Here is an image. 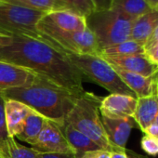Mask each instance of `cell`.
Returning <instances> with one entry per match:
<instances>
[{"mask_svg":"<svg viewBox=\"0 0 158 158\" xmlns=\"http://www.w3.org/2000/svg\"><path fill=\"white\" fill-rule=\"evenodd\" d=\"M0 60L30 70L72 91H85L83 74L64 53L42 40L20 35H0Z\"/></svg>","mask_w":158,"mask_h":158,"instance_id":"cell-1","label":"cell"},{"mask_svg":"<svg viewBox=\"0 0 158 158\" xmlns=\"http://www.w3.org/2000/svg\"><path fill=\"white\" fill-rule=\"evenodd\" d=\"M0 94L6 99L19 101L46 119L64 126L67 114L82 93L72 91L37 75L33 83Z\"/></svg>","mask_w":158,"mask_h":158,"instance_id":"cell-2","label":"cell"},{"mask_svg":"<svg viewBox=\"0 0 158 158\" xmlns=\"http://www.w3.org/2000/svg\"><path fill=\"white\" fill-rule=\"evenodd\" d=\"M102 97L84 91L65 118V123L91 139L101 149L110 152H123L108 139L100 113Z\"/></svg>","mask_w":158,"mask_h":158,"instance_id":"cell-3","label":"cell"},{"mask_svg":"<svg viewBox=\"0 0 158 158\" xmlns=\"http://www.w3.org/2000/svg\"><path fill=\"white\" fill-rule=\"evenodd\" d=\"M133 18L125 12L111 8L93 11L86 18L88 29L94 35L101 51L113 45L130 39Z\"/></svg>","mask_w":158,"mask_h":158,"instance_id":"cell-4","label":"cell"},{"mask_svg":"<svg viewBox=\"0 0 158 158\" xmlns=\"http://www.w3.org/2000/svg\"><path fill=\"white\" fill-rule=\"evenodd\" d=\"M37 30L44 42L64 54L100 55L101 53L97 40L89 29L82 32L65 31L43 17L37 24Z\"/></svg>","mask_w":158,"mask_h":158,"instance_id":"cell-5","label":"cell"},{"mask_svg":"<svg viewBox=\"0 0 158 158\" xmlns=\"http://www.w3.org/2000/svg\"><path fill=\"white\" fill-rule=\"evenodd\" d=\"M65 55L85 79L87 78L104 88L111 94H123L137 98L136 94L123 82L113 66L100 55Z\"/></svg>","mask_w":158,"mask_h":158,"instance_id":"cell-6","label":"cell"},{"mask_svg":"<svg viewBox=\"0 0 158 158\" xmlns=\"http://www.w3.org/2000/svg\"><path fill=\"white\" fill-rule=\"evenodd\" d=\"M45 15L41 11L0 2V35L27 36L43 41L37 24Z\"/></svg>","mask_w":158,"mask_h":158,"instance_id":"cell-7","label":"cell"},{"mask_svg":"<svg viewBox=\"0 0 158 158\" xmlns=\"http://www.w3.org/2000/svg\"><path fill=\"white\" fill-rule=\"evenodd\" d=\"M32 146L42 152H70L74 154L64 135L63 126L49 119L45 120L41 133Z\"/></svg>","mask_w":158,"mask_h":158,"instance_id":"cell-8","label":"cell"},{"mask_svg":"<svg viewBox=\"0 0 158 158\" xmlns=\"http://www.w3.org/2000/svg\"><path fill=\"white\" fill-rule=\"evenodd\" d=\"M108 139L114 147L127 152L126 145L131 129L138 127L133 117H109L101 115Z\"/></svg>","mask_w":158,"mask_h":158,"instance_id":"cell-9","label":"cell"},{"mask_svg":"<svg viewBox=\"0 0 158 158\" xmlns=\"http://www.w3.org/2000/svg\"><path fill=\"white\" fill-rule=\"evenodd\" d=\"M37 74L25 68L0 60V93L8 89L27 86Z\"/></svg>","mask_w":158,"mask_h":158,"instance_id":"cell-10","label":"cell"},{"mask_svg":"<svg viewBox=\"0 0 158 158\" xmlns=\"http://www.w3.org/2000/svg\"><path fill=\"white\" fill-rule=\"evenodd\" d=\"M136 105L137 98L123 94H110L102 99L100 113L101 115L109 117H133Z\"/></svg>","mask_w":158,"mask_h":158,"instance_id":"cell-11","label":"cell"},{"mask_svg":"<svg viewBox=\"0 0 158 158\" xmlns=\"http://www.w3.org/2000/svg\"><path fill=\"white\" fill-rule=\"evenodd\" d=\"M113 68L123 82L136 94L137 98L157 94L158 73L151 76H144L120 69L118 67L113 66Z\"/></svg>","mask_w":158,"mask_h":158,"instance_id":"cell-12","label":"cell"},{"mask_svg":"<svg viewBox=\"0 0 158 158\" xmlns=\"http://www.w3.org/2000/svg\"><path fill=\"white\" fill-rule=\"evenodd\" d=\"M109 64L120 69L139 73L144 76H151L158 73V67L151 63L144 54L127 56H103L100 55Z\"/></svg>","mask_w":158,"mask_h":158,"instance_id":"cell-13","label":"cell"},{"mask_svg":"<svg viewBox=\"0 0 158 158\" xmlns=\"http://www.w3.org/2000/svg\"><path fill=\"white\" fill-rule=\"evenodd\" d=\"M34 110H32L29 106L19 101L6 99L5 116L10 137L15 138L21 132L25 119Z\"/></svg>","mask_w":158,"mask_h":158,"instance_id":"cell-14","label":"cell"},{"mask_svg":"<svg viewBox=\"0 0 158 158\" xmlns=\"http://www.w3.org/2000/svg\"><path fill=\"white\" fill-rule=\"evenodd\" d=\"M44 18L53 25L65 31L82 32L88 29L86 17L70 10L50 12L46 14Z\"/></svg>","mask_w":158,"mask_h":158,"instance_id":"cell-15","label":"cell"},{"mask_svg":"<svg viewBox=\"0 0 158 158\" xmlns=\"http://www.w3.org/2000/svg\"><path fill=\"white\" fill-rule=\"evenodd\" d=\"M157 113L158 94H152L137 99V105L133 118L141 131H144L147 127L152 124Z\"/></svg>","mask_w":158,"mask_h":158,"instance_id":"cell-16","label":"cell"},{"mask_svg":"<svg viewBox=\"0 0 158 158\" xmlns=\"http://www.w3.org/2000/svg\"><path fill=\"white\" fill-rule=\"evenodd\" d=\"M158 25V10H152L134 20L130 39L144 46L155 27Z\"/></svg>","mask_w":158,"mask_h":158,"instance_id":"cell-17","label":"cell"},{"mask_svg":"<svg viewBox=\"0 0 158 158\" xmlns=\"http://www.w3.org/2000/svg\"><path fill=\"white\" fill-rule=\"evenodd\" d=\"M63 132L74 152L75 158H80L88 152L101 149L91 139L66 123L63 126Z\"/></svg>","mask_w":158,"mask_h":158,"instance_id":"cell-18","label":"cell"},{"mask_svg":"<svg viewBox=\"0 0 158 158\" xmlns=\"http://www.w3.org/2000/svg\"><path fill=\"white\" fill-rule=\"evenodd\" d=\"M46 118L33 111L25 119L21 132L16 136L20 140L33 145L40 135Z\"/></svg>","mask_w":158,"mask_h":158,"instance_id":"cell-19","label":"cell"},{"mask_svg":"<svg viewBox=\"0 0 158 158\" xmlns=\"http://www.w3.org/2000/svg\"><path fill=\"white\" fill-rule=\"evenodd\" d=\"M39 152L33 147L20 144L12 137H9L3 144L0 145L1 158H36Z\"/></svg>","mask_w":158,"mask_h":158,"instance_id":"cell-20","label":"cell"},{"mask_svg":"<svg viewBox=\"0 0 158 158\" xmlns=\"http://www.w3.org/2000/svg\"><path fill=\"white\" fill-rule=\"evenodd\" d=\"M5 2L21 6L29 10L41 11L46 14L69 10L60 0H6Z\"/></svg>","mask_w":158,"mask_h":158,"instance_id":"cell-21","label":"cell"},{"mask_svg":"<svg viewBox=\"0 0 158 158\" xmlns=\"http://www.w3.org/2000/svg\"><path fill=\"white\" fill-rule=\"evenodd\" d=\"M144 54L143 45L134 40H127L102 49L100 55L103 56H127Z\"/></svg>","mask_w":158,"mask_h":158,"instance_id":"cell-22","label":"cell"},{"mask_svg":"<svg viewBox=\"0 0 158 158\" xmlns=\"http://www.w3.org/2000/svg\"><path fill=\"white\" fill-rule=\"evenodd\" d=\"M112 8H115L133 18H138L152 10L145 0H113Z\"/></svg>","mask_w":158,"mask_h":158,"instance_id":"cell-23","label":"cell"},{"mask_svg":"<svg viewBox=\"0 0 158 158\" xmlns=\"http://www.w3.org/2000/svg\"><path fill=\"white\" fill-rule=\"evenodd\" d=\"M60 1H61L70 10L86 18L94 11L90 0H60Z\"/></svg>","mask_w":158,"mask_h":158,"instance_id":"cell-24","label":"cell"},{"mask_svg":"<svg viewBox=\"0 0 158 158\" xmlns=\"http://www.w3.org/2000/svg\"><path fill=\"white\" fill-rule=\"evenodd\" d=\"M5 101L6 99L0 94V145L3 144L10 137L5 116Z\"/></svg>","mask_w":158,"mask_h":158,"instance_id":"cell-25","label":"cell"},{"mask_svg":"<svg viewBox=\"0 0 158 158\" xmlns=\"http://www.w3.org/2000/svg\"><path fill=\"white\" fill-rule=\"evenodd\" d=\"M140 145L142 150L150 155L155 156L158 154V139L149 135H144L141 139Z\"/></svg>","mask_w":158,"mask_h":158,"instance_id":"cell-26","label":"cell"},{"mask_svg":"<svg viewBox=\"0 0 158 158\" xmlns=\"http://www.w3.org/2000/svg\"><path fill=\"white\" fill-rule=\"evenodd\" d=\"M144 56L151 63L158 67V43L155 44L151 48L145 50Z\"/></svg>","mask_w":158,"mask_h":158,"instance_id":"cell-27","label":"cell"},{"mask_svg":"<svg viewBox=\"0 0 158 158\" xmlns=\"http://www.w3.org/2000/svg\"><path fill=\"white\" fill-rule=\"evenodd\" d=\"M111 152L102 149L88 152L83 154L80 158H110Z\"/></svg>","mask_w":158,"mask_h":158,"instance_id":"cell-28","label":"cell"},{"mask_svg":"<svg viewBox=\"0 0 158 158\" xmlns=\"http://www.w3.org/2000/svg\"><path fill=\"white\" fill-rule=\"evenodd\" d=\"M95 11L105 10L112 8L113 0H90Z\"/></svg>","mask_w":158,"mask_h":158,"instance_id":"cell-29","label":"cell"},{"mask_svg":"<svg viewBox=\"0 0 158 158\" xmlns=\"http://www.w3.org/2000/svg\"><path fill=\"white\" fill-rule=\"evenodd\" d=\"M36 158H75L73 153H59V152H40Z\"/></svg>","mask_w":158,"mask_h":158,"instance_id":"cell-30","label":"cell"},{"mask_svg":"<svg viewBox=\"0 0 158 158\" xmlns=\"http://www.w3.org/2000/svg\"><path fill=\"white\" fill-rule=\"evenodd\" d=\"M158 43V25L155 27V29L153 30V32L152 33V35H150V37L147 39V41L145 42L143 48H144V51L151 48L152 47H153L155 44Z\"/></svg>","mask_w":158,"mask_h":158,"instance_id":"cell-31","label":"cell"},{"mask_svg":"<svg viewBox=\"0 0 158 158\" xmlns=\"http://www.w3.org/2000/svg\"><path fill=\"white\" fill-rule=\"evenodd\" d=\"M143 132L145 133V135H149V136L158 139V126L157 125L151 124L149 127H147L145 128V130Z\"/></svg>","mask_w":158,"mask_h":158,"instance_id":"cell-32","label":"cell"},{"mask_svg":"<svg viewBox=\"0 0 158 158\" xmlns=\"http://www.w3.org/2000/svg\"><path fill=\"white\" fill-rule=\"evenodd\" d=\"M110 158H130L127 152H111Z\"/></svg>","mask_w":158,"mask_h":158,"instance_id":"cell-33","label":"cell"},{"mask_svg":"<svg viewBox=\"0 0 158 158\" xmlns=\"http://www.w3.org/2000/svg\"><path fill=\"white\" fill-rule=\"evenodd\" d=\"M145 1L149 4V6L152 10H155L158 7V0H145Z\"/></svg>","mask_w":158,"mask_h":158,"instance_id":"cell-34","label":"cell"},{"mask_svg":"<svg viewBox=\"0 0 158 158\" xmlns=\"http://www.w3.org/2000/svg\"><path fill=\"white\" fill-rule=\"evenodd\" d=\"M152 124H154V125H157V126H158V113H157L156 116L154 117V119H153V122H152Z\"/></svg>","mask_w":158,"mask_h":158,"instance_id":"cell-35","label":"cell"},{"mask_svg":"<svg viewBox=\"0 0 158 158\" xmlns=\"http://www.w3.org/2000/svg\"><path fill=\"white\" fill-rule=\"evenodd\" d=\"M6 0H0V2H5Z\"/></svg>","mask_w":158,"mask_h":158,"instance_id":"cell-36","label":"cell"},{"mask_svg":"<svg viewBox=\"0 0 158 158\" xmlns=\"http://www.w3.org/2000/svg\"><path fill=\"white\" fill-rule=\"evenodd\" d=\"M157 94H158V86H157Z\"/></svg>","mask_w":158,"mask_h":158,"instance_id":"cell-37","label":"cell"},{"mask_svg":"<svg viewBox=\"0 0 158 158\" xmlns=\"http://www.w3.org/2000/svg\"><path fill=\"white\" fill-rule=\"evenodd\" d=\"M155 10H158V7H157V8H156V9H155Z\"/></svg>","mask_w":158,"mask_h":158,"instance_id":"cell-38","label":"cell"},{"mask_svg":"<svg viewBox=\"0 0 158 158\" xmlns=\"http://www.w3.org/2000/svg\"><path fill=\"white\" fill-rule=\"evenodd\" d=\"M0 158H1V156H0Z\"/></svg>","mask_w":158,"mask_h":158,"instance_id":"cell-39","label":"cell"}]
</instances>
